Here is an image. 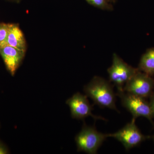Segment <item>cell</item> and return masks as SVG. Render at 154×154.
Returning a JSON list of instances; mask_svg holds the SVG:
<instances>
[{
	"mask_svg": "<svg viewBox=\"0 0 154 154\" xmlns=\"http://www.w3.org/2000/svg\"><path fill=\"white\" fill-rule=\"evenodd\" d=\"M8 148L0 140V154H8Z\"/></svg>",
	"mask_w": 154,
	"mask_h": 154,
	"instance_id": "14",
	"label": "cell"
},
{
	"mask_svg": "<svg viewBox=\"0 0 154 154\" xmlns=\"http://www.w3.org/2000/svg\"><path fill=\"white\" fill-rule=\"evenodd\" d=\"M25 53L24 51L6 44L0 46V55L2 58L6 68L12 76L16 73L24 57Z\"/></svg>",
	"mask_w": 154,
	"mask_h": 154,
	"instance_id": "8",
	"label": "cell"
},
{
	"mask_svg": "<svg viewBox=\"0 0 154 154\" xmlns=\"http://www.w3.org/2000/svg\"><path fill=\"white\" fill-rule=\"evenodd\" d=\"M90 5L98 8L107 11L113 10V6L109 3V0H86Z\"/></svg>",
	"mask_w": 154,
	"mask_h": 154,
	"instance_id": "11",
	"label": "cell"
},
{
	"mask_svg": "<svg viewBox=\"0 0 154 154\" xmlns=\"http://www.w3.org/2000/svg\"><path fill=\"white\" fill-rule=\"evenodd\" d=\"M139 70L125 62L117 54H113V63L107 69L110 82L113 83L118 91H123L125 84Z\"/></svg>",
	"mask_w": 154,
	"mask_h": 154,
	"instance_id": "4",
	"label": "cell"
},
{
	"mask_svg": "<svg viewBox=\"0 0 154 154\" xmlns=\"http://www.w3.org/2000/svg\"><path fill=\"white\" fill-rule=\"evenodd\" d=\"M109 2H115L116 0H109Z\"/></svg>",
	"mask_w": 154,
	"mask_h": 154,
	"instance_id": "15",
	"label": "cell"
},
{
	"mask_svg": "<svg viewBox=\"0 0 154 154\" xmlns=\"http://www.w3.org/2000/svg\"><path fill=\"white\" fill-rule=\"evenodd\" d=\"M107 137V134L99 132L94 127L84 125L82 130L75 138L78 151L90 154L97 153Z\"/></svg>",
	"mask_w": 154,
	"mask_h": 154,
	"instance_id": "2",
	"label": "cell"
},
{
	"mask_svg": "<svg viewBox=\"0 0 154 154\" xmlns=\"http://www.w3.org/2000/svg\"><path fill=\"white\" fill-rule=\"evenodd\" d=\"M6 44L20 50L26 51L25 37L19 25L9 24V30Z\"/></svg>",
	"mask_w": 154,
	"mask_h": 154,
	"instance_id": "9",
	"label": "cell"
},
{
	"mask_svg": "<svg viewBox=\"0 0 154 154\" xmlns=\"http://www.w3.org/2000/svg\"><path fill=\"white\" fill-rule=\"evenodd\" d=\"M9 30V24L0 23V46L6 44Z\"/></svg>",
	"mask_w": 154,
	"mask_h": 154,
	"instance_id": "12",
	"label": "cell"
},
{
	"mask_svg": "<svg viewBox=\"0 0 154 154\" xmlns=\"http://www.w3.org/2000/svg\"><path fill=\"white\" fill-rule=\"evenodd\" d=\"M150 102H149L150 107L151 110L153 117L154 118V90L153 91L152 93L149 97Z\"/></svg>",
	"mask_w": 154,
	"mask_h": 154,
	"instance_id": "13",
	"label": "cell"
},
{
	"mask_svg": "<svg viewBox=\"0 0 154 154\" xmlns=\"http://www.w3.org/2000/svg\"><path fill=\"white\" fill-rule=\"evenodd\" d=\"M107 136L114 138L121 142L127 151L137 146L150 138L142 134L136 125L135 119H134L123 128L114 133L107 134Z\"/></svg>",
	"mask_w": 154,
	"mask_h": 154,
	"instance_id": "5",
	"label": "cell"
},
{
	"mask_svg": "<svg viewBox=\"0 0 154 154\" xmlns=\"http://www.w3.org/2000/svg\"><path fill=\"white\" fill-rule=\"evenodd\" d=\"M116 95L121 99L123 107L129 111L133 119L143 116L152 122V115L149 102L145 99L124 91H118Z\"/></svg>",
	"mask_w": 154,
	"mask_h": 154,
	"instance_id": "3",
	"label": "cell"
},
{
	"mask_svg": "<svg viewBox=\"0 0 154 154\" xmlns=\"http://www.w3.org/2000/svg\"><path fill=\"white\" fill-rule=\"evenodd\" d=\"M66 103L70 107L73 118L82 120L91 116L95 120L102 119L107 121V119L102 116H95L92 113L93 107L89 103L88 96L86 95L77 93L68 99Z\"/></svg>",
	"mask_w": 154,
	"mask_h": 154,
	"instance_id": "7",
	"label": "cell"
},
{
	"mask_svg": "<svg viewBox=\"0 0 154 154\" xmlns=\"http://www.w3.org/2000/svg\"><path fill=\"white\" fill-rule=\"evenodd\" d=\"M86 96L102 108H108L118 112L116 106L115 94L110 82L95 76L84 88Z\"/></svg>",
	"mask_w": 154,
	"mask_h": 154,
	"instance_id": "1",
	"label": "cell"
},
{
	"mask_svg": "<svg viewBox=\"0 0 154 154\" xmlns=\"http://www.w3.org/2000/svg\"><path fill=\"white\" fill-rule=\"evenodd\" d=\"M138 69L150 76L154 75V48H149L141 57Z\"/></svg>",
	"mask_w": 154,
	"mask_h": 154,
	"instance_id": "10",
	"label": "cell"
},
{
	"mask_svg": "<svg viewBox=\"0 0 154 154\" xmlns=\"http://www.w3.org/2000/svg\"><path fill=\"white\" fill-rule=\"evenodd\" d=\"M154 90V79L139 70L125 84L123 91L146 99Z\"/></svg>",
	"mask_w": 154,
	"mask_h": 154,
	"instance_id": "6",
	"label": "cell"
},
{
	"mask_svg": "<svg viewBox=\"0 0 154 154\" xmlns=\"http://www.w3.org/2000/svg\"><path fill=\"white\" fill-rule=\"evenodd\" d=\"M153 140H154V136H153Z\"/></svg>",
	"mask_w": 154,
	"mask_h": 154,
	"instance_id": "16",
	"label": "cell"
}]
</instances>
